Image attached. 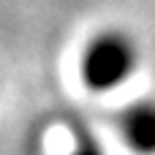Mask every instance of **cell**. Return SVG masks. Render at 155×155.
<instances>
[{
    "label": "cell",
    "instance_id": "cell-1",
    "mask_svg": "<svg viewBox=\"0 0 155 155\" xmlns=\"http://www.w3.org/2000/svg\"><path fill=\"white\" fill-rule=\"evenodd\" d=\"M139 68V46L136 41L117 27H106L95 33L82 49L79 74L87 90L112 93L128 82V76Z\"/></svg>",
    "mask_w": 155,
    "mask_h": 155
},
{
    "label": "cell",
    "instance_id": "cell-2",
    "mask_svg": "<svg viewBox=\"0 0 155 155\" xmlns=\"http://www.w3.org/2000/svg\"><path fill=\"white\" fill-rule=\"evenodd\" d=\"M120 136L134 155H155V98H139L120 112Z\"/></svg>",
    "mask_w": 155,
    "mask_h": 155
},
{
    "label": "cell",
    "instance_id": "cell-3",
    "mask_svg": "<svg viewBox=\"0 0 155 155\" xmlns=\"http://www.w3.org/2000/svg\"><path fill=\"white\" fill-rule=\"evenodd\" d=\"M68 155H106V153L93 134H87L84 128H76L74 131V147L68 150Z\"/></svg>",
    "mask_w": 155,
    "mask_h": 155
}]
</instances>
